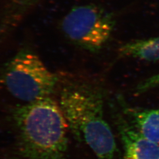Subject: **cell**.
<instances>
[{"mask_svg": "<svg viewBox=\"0 0 159 159\" xmlns=\"http://www.w3.org/2000/svg\"><path fill=\"white\" fill-rule=\"evenodd\" d=\"M8 159H67V121L51 97L12 109Z\"/></svg>", "mask_w": 159, "mask_h": 159, "instance_id": "6da1fadb", "label": "cell"}, {"mask_svg": "<svg viewBox=\"0 0 159 159\" xmlns=\"http://www.w3.org/2000/svg\"><path fill=\"white\" fill-rule=\"evenodd\" d=\"M58 104L69 129L98 159H115L117 145L104 114L101 93L84 83H69L60 92Z\"/></svg>", "mask_w": 159, "mask_h": 159, "instance_id": "7a4b0ae2", "label": "cell"}, {"mask_svg": "<svg viewBox=\"0 0 159 159\" xmlns=\"http://www.w3.org/2000/svg\"><path fill=\"white\" fill-rule=\"evenodd\" d=\"M1 80L12 96L30 103L50 97L57 88L58 77L34 52L23 49L6 64Z\"/></svg>", "mask_w": 159, "mask_h": 159, "instance_id": "3957f363", "label": "cell"}, {"mask_svg": "<svg viewBox=\"0 0 159 159\" xmlns=\"http://www.w3.org/2000/svg\"><path fill=\"white\" fill-rule=\"evenodd\" d=\"M116 24L113 13L102 6L89 4L73 7L63 18L61 29L75 46L97 52L107 43Z\"/></svg>", "mask_w": 159, "mask_h": 159, "instance_id": "277c9868", "label": "cell"}, {"mask_svg": "<svg viewBox=\"0 0 159 159\" xmlns=\"http://www.w3.org/2000/svg\"><path fill=\"white\" fill-rule=\"evenodd\" d=\"M118 124L125 159H159V144L147 140L125 121Z\"/></svg>", "mask_w": 159, "mask_h": 159, "instance_id": "5b68a950", "label": "cell"}, {"mask_svg": "<svg viewBox=\"0 0 159 159\" xmlns=\"http://www.w3.org/2000/svg\"><path fill=\"white\" fill-rule=\"evenodd\" d=\"M41 0H7L0 17V44Z\"/></svg>", "mask_w": 159, "mask_h": 159, "instance_id": "8992f818", "label": "cell"}, {"mask_svg": "<svg viewBox=\"0 0 159 159\" xmlns=\"http://www.w3.org/2000/svg\"><path fill=\"white\" fill-rule=\"evenodd\" d=\"M121 57H131L148 62L159 61V37L131 40L119 48Z\"/></svg>", "mask_w": 159, "mask_h": 159, "instance_id": "52a82bcc", "label": "cell"}, {"mask_svg": "<svg viewBox=\"0 0 159 159\" xmlns=\"http://www.w3.org/2000/svg\"><path fill=\"white\" fill-rule=\"evenodd\" d=\"M127 113L137 130L148 140L159 145V110L127 108Z\"/></svg>", "mask_w": 159, "mask_h": 159, "instance_id": "ba28073f", "label": "cell"}]
</instances>
